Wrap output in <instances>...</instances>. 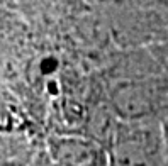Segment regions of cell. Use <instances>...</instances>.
<instances>
[{"mask_svg":"<svg viewBox=\"0 0 168 166\" xmlns=\"http://www.w3.org/2000/svg\"><path fill=\"white\" fill-rule=\"evenodd\" d=\"M153 136L139 131L137 134L121 136L116 142V163L117 166H158L154 146L150 144Z\"/></svg>","mask_w":168,"mask_h":166,"instance_id":"6da1fadb","label":"cell"},{"mask_svg":"<svg viewBox=\"0 0 168 166\" xmlns=\"http://www.w3.org/2000/svg\"><path fill=\"white\" fill-rule=\"evenodd\" d=\"M63 161L66 166H107V156L90 141H66Z\"/></svg>","mask_w":168,"mask_h":166,"instance_id":"7a4b0ae2","label":"cell"}]
</instances>
